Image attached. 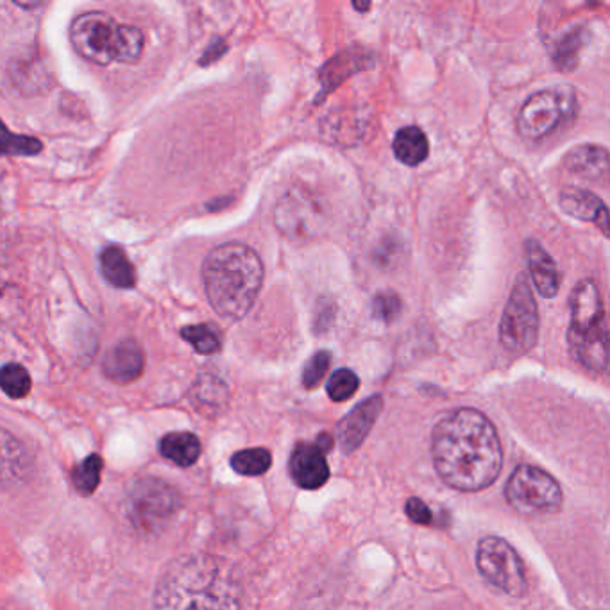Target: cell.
Wrapping results in <instances>:
<instances>
[{
    "instance_id": "cell-12",
    "label": "cell",
    "mask_w": 610,
    "mask_h": 610,
    "mask_svg": "<svg viewBox=\"0 0 610 610\" xmlns=\"http://www.w3.org/2000/svg\"><path fill=\"white\" fill-rule=\"evenodd\" d=\"M567 344L575 361L592 373H603L609 364V332L606 321L584 333L567 332Z\"/></svg>"
},
{
    "instance_id": "cell-1",
    "label": "cell",
    "mask_w": 610,
    "mask_h": 610,
    "mask_svg": "<svg viewBox=\"0 0 610 610\" xmlns=\"http://www.w3.org/2000/svg\"><path fill=\"white\" fill-rule=\"evenodd\" d=\"M433 464L453 489L475 492L498 478L503 450L495 424L475 409L447 413L432 437Z\"/></svg>"
},
{
    "instance_id": "cell-21",
    "label": "cell",
    "mask_w": 610,
    "mask_h": 610,
    "mask_svg": "<svg viewBox=\"0 0 610 610\" xmlns=\"http://www.w3.org/2000/svg\"><path fill=\"white\" fill-rule=\"evenodd\" d=\"M102 276L117 289H133L136 285L135 265L119 245H110L101 253Z\"/></svg>"
},
{
    "instance_id": "cell-3",
    "label": "cell",
    "mask_w": 610,
    "mask_h": 610,
    "mask_svg": "<svg viewBox=\"0 0 610 610\" xmlns=\"http://www.w3.org/2000/svg\"><path fill=\"white\" fill-rule=\"evenodd\" d=\"M207 298L222 319L241 321L255 307L264 264L255 251L239 242H228L208 253L202 264Z\"/></svg>"
},
{
    "instance_id": "cell-25",
    "label": "cell",
    "mask_w": 610,
    "mask_h": 610,
    "mask_svg": "<svg viewBox=\"0 0 610 610\" xmlns=\"http://www.w3.org/2000/svg\"><path fill=\"white\" fill-rule=\"evenodd\" d=\"M44 144L33 136L15 135L0 121V158L4 156H34L42 153Z\"/></svg>"
},
{
    "instance_id": "cell-15",
    "label": "cell",
    "mask_w": 610,
    "mask_h": 610,
    "mask_svg": "<svg viewBox=\"0 0 610 610\" xmlns=\"http://www.w3.org/2000/svg\"><path fill=\"white\" fill-rule=\"evenodd\" d=\"M606 321L600 289L591 279H584L572 293V326L569 332L584 333Z\"/></svg>"
},
{
    "instance_id": "cell-17",
    "label": "cell",
    "mask_w": 610,
    "mask_h": 610,
    "mask_svg": "<svg viewBox=\"0 0 610 610\" xmlns=\"http://www.w3.org/2000/svg\"><path fill=\"white\" fill-rule=\"evenodd\" d=\"M561 207L569 215L592 222L600 228L603 235H609V212H607L606 202L589 190L577 187L564 188L561 193Z\"/></svg>"
},
{
    "instance_id": "cell-22",
    "label": "cell",
    "mask_w": 610,
    "mask_h": 610,
    "mask_svg": "<svg viewBox=\"0 0 610 610\" xmlns=\"http://www.w3.org/2000/svg\"><path fill=\"white\" fill-rule=\"evenodd\" d=\"M159 453L179 467L192 466L201 455V443L193 433H168L159 443Z\"/></svg>"
},
{
    "instance_id": "cell-7",
    "label": "cell",
    "mask_w": 610,
    "mask_h": 610,
    "mask_svg": "<svg viewBox=\"0 0 610 610\" xmlns=\"http://www.w3.org/2000/svg\"><path fill=\"white\" fill-rule=\"evenodd\" d=\"M504 495L523 515L553 514L563 504V489L558 481L535 466H519L510 476Z\"/></svg>"
},
{
    "instance_id": "cell-27",
    "label": "cell",
    "mask_w": 610,
    "mask_h": 610,
    "mask_svg": "<svg viewBox=\"0 0 610 610\" xmlns=\"http://www.w3.org/2000/svg\"><path fill=\"white\" fill-rule=\"evenodd\" d=\"M0 389L11 399H22L31 392V376L19 364H8L0 369Z\"/></svg>"
},
{
    "instance_id": "cell-23",
    "label": "cell",
    "mask_w": 610,
    "mask_h": 610,
    "mask_svg": "<svg viewBox=\"0 0 610 610\" xmlns=\"http://www.w3.org/2000/svg\"><path fill=\"white\" fill-rule=\"evenodd\" d=\"M273 466V455L265 447H251V450H242L231 457V467L239 475L259 476L269 472Z\"/></svg>"
},
{
    "instance_id": "cell-26",
    "label": "cell",
    "mask_w": 610,
    "mask_h": 610,
    "mask_svg": "<svg viewBox=\"0 0 610 610\" xmlns=\"http://www.w3.org/2000/svg\"><path fill=\"white\" fill-rule=\"evenodd\" d=\"M102 461L99 455H90L73 469V484L77 492L90 496L101 484Z\"/></svg>"
},
{
    "instance_id": "cell-4",
    "label": "cell",
    "mask_w": 610,
    "mask_h": 610,
    "mask_svg": "<svg viewBox=\"0 0 610 610\" xmlns=\"http://www.w3.org/2000/svg\"><path fill=\"white\" fill-rule=\"evenodd\" d=\"M70 42L82 59L107 67L111 62L136 63L144 51V33L117 24L108 13L88 11L70 25Z\"/></svg>"
},
{
    "instance_id": "cell-33",
    "label": "cell",
    "mask_w": 610,
    "mask_h": 610,
    "mask_svg": "<svg viewBox=\"0 0 610 610\" xmlns=\"http://www.w3.org/2000/svg\"><path fill=\"white\" fill-rule=\"evenodd\" d=\"M404 512H407V515L412 519L413 523H432V510H430V507H428L423 500H419V498H410V500L407 501V504H404Z\"/></svg>"
},
{
    "instance_id": "cell-13",
    "label": "cell",
    "mask_w": 610,
    "mask_h": 610,
    "mask_svg": "<svg viewBox=\"0 0 610 610\" xmlns=\"http://www.w3.org/2000/svg\"><path fill=\"white\" fill-rule=\"evenodd\" d=\"M289 469L292 480L301 489H319L330 478V466L318 444L301 443L293 447Z\"/></svg>"
},
{
    "instance_id": "cell-35",
    "label": "cell",
    "mask_w": 610,
    "mask_h": 610,
    "mask_svg": "<svg viewBox=\"0 0 610 610\" xmlns=\"http://www.w3.org/2000/svg\"><path fill=\"white\" fill-rule=\"evenodd\" d=\"M353 5H355L356 10H362V11L369 10V8H370V4H366V5L353 4Z\"/></svg>"
},
{
    "instance_id": "cell-34",
    "label": "cell",
    "mask_w": 610,
    "mask_h": 610,
    "mask_svg": "<svg viewBox=\"0 0 610 610\" xmlns=\"http://www.w3.org/2000/svg\"><path fill=\"white\" fill-rule=\"evenodd\" d=\"M226 44H224L222 40H219L215 44L210 45L207 53H204V56H202L201 65H208V63H212L215 62V59L221 58L222 54L226 53Z\"/></svg>"
},
{
    "instance_id": "cell-8",
    "label": "cell",
    "mask_w": 610,
    "mask_h": 610,
    "mask_svg": "<svg viewBox=\"0 0 610 610\" xmlns=\"http://www.w3.org/2000/svg\"><path fill=\"white\" fill-rule=\"evenodd\" d=\"M476 566L481 577L504 595L521 596L526 589L523 563L504 539L496 535L481 539L476 552Z\"/></svg>"
},
{
    "instance_id": "cell-6",
    "label": "cell",
    "mask_w": 610,
    "mask_h": 610,
    "mask_svg": "<svg viewBox=\"0 0 610 610\" xmlns=\"http://www.w3.org/2000/svg\"><path fill=\"white\" fill-rule=\"evenodd\" d=\"M179 503L181 501L174 487L158 478H144L131 487L127 512L142 534L153 535L173 521Z\"/></svg>"
},
{
    "instance_id": "cell-30",
    "label": "cell",
    "mask_w": 610,
    "mask_h": 610,
    "mask_svg": "<svg viewBox=\"0 0 610 610\" xmlns=\"http://www.w3.org/2000/svg\"><path fill=\"white\" fill-rule=\"evenodd\" d=\"M361 58H356L355 54L352 56H335L332 62L328 63L326 67L322 68L321 79L322 85L326 87L324 90V96H326L330 90L336 87V85H341L347 76H352L353 70L355 67H352V63L358 62Z\"/></svg>"
},
{
    "instance_id": "cell-32",
    "label": "cell",
    "mask_w": 610,
    "mask_h": 610,
    "mask_svg": "<svg viewBox=\"0 0 610 610\" xmlns=\"http://www.w3.org/2000/svg\"><path fill=\"white\" fill-rule=\"evenodd\" d=\"M332 366V353L318 352L307 362L303 369V385L307 389H315Z\"/></svg>"
},
{
    "instance_id": "cell-5",
    "label": "cell",
    "mask_w": 610,
    "mask_h": 610,
    "mask_svg": "<svg viewBox=\"0 0 610 610\" xmlns=\"http://www.w3.org/2000/svg\"><path fill=\"white\" fill-rule=\"evenodd\" d=\"M539 339V310L529 279L519 276L503 310L500 341L514 355L532 352Z\"/></svg>"
},
{
    "instance_id": "cell-29",
    "label": "cell",
    "mask_w": 610,
    "mask_h": 610,
    "mask_svg": "<svg viewBox=\"0 0 610 610\" xmlns=\"http://www.w3.org/2000/svg\"><path fill=\"white\" fill-rule=\"evenodd\" d=\"M361 387V380L358 376L353 373L352 369H339L333 373L332 378L328 380V396L336 401V403H342V401H347L356 395V390Z\"/></svg>"
},
{
    "instance_id": "cell-10",
    "label": "cell",
    "mask_w": 610,
    "mask_h": 610,
    "mask_svg": "<svg viewBox=\"0 0 610 610\" xmlns=\"http://www.w3.org/2000/svg\"><path fill=\"white\" fill-rule=\"evenodd\" d=\"M566 111L567 104H564V97L557 90L534 93L519 110V135L532 142L546 138L564 121Z\"/></svg>"
},
{
    "instance_id": "cell-14",
    "label": "cell",
    "mask_w": 610,
    "mask_h": 610,
    "mask_svg": "<svg viewBox=\"0 0 610 610\" xmlns=\"http://www.w3.org/2000/svg\"><path fill=\"white\" fill-rule=\"evenodd\" d=\"M144 353L135 341H122L111 347L102 361V373L115 384H131L144 373Z\"/></svg>"
},
{
    "instance_id": "cell-2",
    "label": "cell",
    "mask_w": 610,
    "mask_h": 610,
    "mask_svg": "<svg viewBox=\"0 0 610 610\" xmlns=\"http://www.w3.org/2000/svg\"><path fill=\"white\" fill-rule=\"evenodd\" d=\"M156 610H242V592L228 564L212 555L174 561L154 592Z\"/></svg>"
},
{
    "instance_id": "cell-11",
    "label": "cell",
    "mask_w": 610,
    "mask_h": 610,
    "mask_svg": "<svg viewBox=\"0 0 610 610\" xmlns=\"http://www.w3.org/2000/svg\"><path fill=\"white\" fill-rule=\"evenodd\" d=\"M381 409H384V398L373 396V398L362 401L356 409L342 419L336 426V441H339L342 452L352 453L361 447L380 418Z\"/></svg>"
},
{
    "instance_id": "cell-16",
    "label": "cell",
    "mask_w": 610,
    "mask_h": 610,
    "mask_svg": "<svg viewBox=\"0 0 610 610\" xmlns=\"http://www.w3.org/2000/svg\"><path fill=\"white\" fill-rule=\"evenodd\" d=\"M524 255L529 259L530 276H532L535 289L543 298H555L561 290V281H563V275H561L555 259L537 241H526Z\"/></svg>"
},
{
    "instance_id": "cell-9",
    "label": "cell",
    "mask_w": 610,
    "mask_h": 610,
    "mask_svg": "<svg viewBox=\"0 0 610 610\" xmlns=\"http://www.w3.org/2000/svg\"><path fill=\"white\" fill-rule=\"evenodd\" d=\"M275 222L279 233L290 241H310L321 231L324 210L312 193L293 188L278 202Z\"/></svg>"
},
{
    "instance_id": "cell-24",
    "label": "cell",
    "mask_w": 610,
    "mask_h": 610,
    "mask_svg": "<svg viewBox=\"0 0 610 610\" xmlns=\"http://www.w3.org/2000/svg\"><path fill=\"white\" fill-rule=\"evenodd\" d=\"M181 336L188 344H192L193 350L201 355H213V353L221 352L222 335L219 328L213 324L185 326L181 330Z\"/></svg>"
},
{
    "instance_id": "cell-28",
    "label": "cell",
    "mask_w": 610,
    "mask_h": 610,
    "mask_svg": "<svg viewBox=\"0 0 610 610\" xmlns=\"http://www.w3.org/2000/svg\"><path fill=\"white\" fill-rule=\"evenodd\" d=\"M581 30L572 31V33L564 34L563 38L558 40L555 45V53H553V62L558 68L563 70H573L578 65V53H580L581 44Z\"/></svg>"
},
{
    "instance_id": "cell-20",
    "label": "cell",
    "mask_w": 610,
    "mask_h": 610,
    "mask_svg": "<svg viewBox=\"0 0 610 610\" xmlns=\"http://www.w3.org/2000/svg\"><path fill=\"white\" fill-rule=\"evenodd\" d=\"M392 151L401 164L418 167L430 154V144L424 131L418 125H407L396 133Z\"/></svg>"
},
{
    "instance_id": "cell-19",
    "label": "cell",
    "mask_w": 610,
    "mask_h": 610,
    "mask_svg": "<svg viewBox=\"0 0 610 610\" xmlns=\"http://www.w3.org/2000/svg\"><path fill=\"white\" fill-rule=\"evenodd\" d=\"M564 165L581 178L603 179L609 173V153L600 145H578L564 156Z\"/></svg>"
},
{
    "instance_id": "cell-18",
    "label": "cell",
    "mask_w": 610,
    "mask_h": 610,
    "mask_svg": "<svg viewBox=\"0 0 610 610\" xmlns=\"http://www.w3.org/2000/svg\"><path fill=\"white\" fill-rule=\"evenodd\" d=\"M30 455L10 432L0 428V486H16L30 472Z\"/></svg>"
},
{
    "instance_id": "cell-31",
    "label": "cell",
    "mask_w": 610,
    "mask_h": 610,
    "mask_svg": "<svg viewBox=\"0 0 610 610\" xmlns=\"http://www.w3.org/2000/svg\"><path fill=\"white\" fill-rule=\"evenodd\" d=\"M401 310H403L401 298L392 290L376 293L373 299V313L378 321L387 322V324L395 322L401 315Z\"/></svg>"
}]
</instances>
